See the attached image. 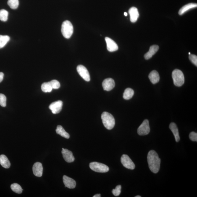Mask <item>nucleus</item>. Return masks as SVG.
<instances>
[{
  "instance_id": "f257e3e1",
  "label": "nucleus",
  "mask_w": 197,
  "mask_h": 197,
  "mask_svg": "<svg viewBox=\"0 0 197 197\" xmlns=\"http://www.w3.org/2000/svg\"><path fill=\"white\" fill-rule=\"evenodd\" d=\"M147 159L150 170L154 173H157L160 168L161 163V159L157 153L153 150L150 151L148 153Z\"/></svg>"
},
{
  "instance_id": "f03ea898",
  "label": "nucleus",
  "mask_w": 197,
  "mask_h": 197,
  "mask_svg": "<svg viewBox=\"0 0 197 197\" xmlns=\"http://www.w3.org/2000/svg\"><path fill=\"white\" fill-rule=\"evenodd\" d=\"M103 123L108 130L113 129L115 125V120L113 116L108 112H104L101 116Z\"/></svg>"
},
{
  "instance_id": "7ed1b4c3",
  "label": "nucleus",
  "mask_w": 197,
  "mask_h": 197,
  "mask_svg": "<svg viewBox=\"0 0 197 197\" xmlns=\"http://www.w3.org/2000/svg\"><path fill=\"white\" fill-rule=\"evenodd\" d=\"M172 78L174 85L177 87H181L184 83L183 73L179 69H176L173 71Z\"/></svg>"
},
{
  "instance_id": "20e7f679",
  "label": "nucleus",
  "mask_w": 197,
  "mask_h": 197,
  "mask_svg": "<svg viewBox=\"0 0 197 197\" xmlns=\"http://www.w3.org/2000/svg\"><path fill=\"white\" fill-rule=\"evenodd\" d=\"M61 31L63 36L65 38H70L74 31V28L72 24L68 20H65L62 25Z\"/></svg>"
},
{
  "instance_id": "39448f33",
  "label": "nucleus",
  "mask_w": 197,
  "mask_h": 197,
  "mask_svg": "<svg viewBox=\"0 0 197 197\" xmlns=\"http://www.w3.org/2000/svg\"><path fill=\"white\" fill-rule=\"evenodd\" d=\"M89 167L94 171L99 173H106L109 170V168L106 165L96 162L90 163Z\"/></svg>"
},
{
  "instance_id": "423d86ee",
  "label": "nucleus",
  "mask_w": 197,
  "mask_h": 197,
  "mask_svg": "<svg viewBox=\"0 0 197 197\" xmlns=\"http://www.w3.org/2000/svg\"><path fill=\"white\" fill-rule=\"evenodd\" d=\"M150 131L149 122L148 119H145L138 129V134L140 136H145L149 134Z\"/></svg>"
},
{
  "instance_id": "0eeeda50",
  "label": "nucleus",
  "mask_w": 197,
  "mask_h": 197,
  "mask_svg": "<svg viewBox=\"0 0 197 197\" xmlns=\"http://www.w3.org/2000/svg\"><path fill=\"white\" fill-rule=\"evenodd\" d=\"M121 162L126 168L129 170H134L135 165L130 158L126 155H123L121 157Z\"/></svg>"
},
{
  "instance_id": "6e6552de",
  "label": "nucleus",
  "mask_w": 197,
  "mask_h": 197,
  "mask_svg": "<svg viewBox=\"0 0 197 197\" xmlns=\"http://www.w3.org/2000/svg\"><path fill=\"white\" fill-rule=\"evenodd\" d=\"M77 70L80 75L87 82L90 80V76L87 68L82 65H79L77 67Z\"/></svg>"
},
{
  "instance_id": "1a4fd4ad",
  "label": "nucleus",
  "mask_w": 197,
  "mask_h": 197,
  "mask_svg": "<svg viewBox=\"0 0 197 197\" xmlns=\"http://www.w3.org/2000/svg\"><path fill=\"white\" fill-rule=\"evenodd\" d=\"M63 106L62 101L59 100L52 103L50 105L49 108L53 114H57L60 112Z\"/></svg>"
},
{
  "instance_id": "9d476101",
  "label": "nucleus",
  "mask_w": 197,
  "mask_h": 197,
  "mask_svg": "<svg viewBox=\"0 0 197 197\" xmlns=\"http://www.w3.org/2000/svg\"><path fill=\"white\" fill-rule=\"evenodd\" d=\"M115 82L112 78H107L103 81L102 86L104 90L110 91L115 87Z\"/></svg>"
},
{
  "instance_id": "9b49d317",
  "label": "nucleus",
  "mask_w": 197,
  "mask_h": 197,
  "mask_svg": "<svg viewBox=\"0 0 197 197\" xmlns=\"http://www.w3.org/2000/svg\"><path fill=\"white\" fill-rule=\"evenodd\" d=\"M106 40L107 49L108 51L110 52H113L117 51L118 49V45L116 42L109 37H106L105 38Z\"/></svg>"
},
{
  "instance_id": "f8f14e48",
  "label": "nucleus",
  "mask_w": 197,
  "mask_h": 197,
  "mask_svg": "<svg viewBox=\"0 0 197 197\" xmlns=\"http://www.w3.org/2000/svg\"><path fill=\"white\" fill-rule=\"evenodd\" d=\"M61 153L62 154L64 159L66 162L68 163L74 162L75 159L72 151L67 149H64L63 148Z\"/></svg>"
},
{
  "instance_id": "ddd939ff",
  "label": "nucleus",
  "mask_w": 197,
  "mask_h": 197,
  "mask_svg": "<svg viewBox=\"0 0 197 197\" xmlns=\"http://www.w3.org/2000/svg\"><path fill=\"white\" fill-rule=\"evenodd\" d=\"M63 181L65 187L69 189H74L76 187V181L72 178L64 175L63 177Z\"/></svg>"
},
{
  "instance_id": "4468645a",
  "label": "nucleus",
  "mask_w": 197,
  "mask_h": 197,
  "mask_svg": "<svg viewBox=\"0 0 197 197\" xmlns=\"http://www.w3.org/2000/svg\"><path fill=\"white\" fill-rule=\"evenodd\" d=\"M34 174L37 177H41L43 173V167L42 164L37 162L34 164L33 167Z\"/></svg>"
},
{
  "instance_id": "2eb2a0df",
  "label": "nucleus",
  "mask_w": 197,
  "mask_h": 197,
  "mask_svg": "<svg viewBox=\"0 0 197 197\" xmlns=\"http://www.w3.org/2000/svg\"><path fill=\"white\" fill-rule=\"evenodd\" d=\"M129 13L130 16V20L131 22L134 23L137 20L139 16V14L138 9L136 7H132L129 9Z\"/></svg>"
},
{
  "instance_id": "dca6fc26",
  "label": "nucleus",
  "mask_w": 197,
  "mask_h": 197,
  "mask_svg": "<svg viewBox=\"0 0 197 197\" xmlns=\"http://www.w3.org/2000/svg\"><path fill=\"white\" fill-rule=\"evenodd\" d=\"M159 49V46L157 45H153L150 47L149 51L144 55V58L146 60L151 59Z\"/></svg>"
},
{
  "instance_id": "f3484780",
  "label": "nucleus",
  "mask_w": 197,
  "mask_h": 197,
  "mask_svg": "<svg viewBox=\"0 0 197 197\" xmlns=\"http://www.w3.org/2000/svg\"><path fill=\"white\" fill-rule=\"evenodd\" d=\"M169 127L170 130L173 133L176 142H179L180 140V138L179 130H178L177 125H176L175 123L172 122L170 124Z\"/></svg>"
},
{
  "instance_id": "a211bd4d",
  "label": "nucleus",
  "mask_w": 197,
  "mask_h": 197,
  "mask_svg": "<svg viewBox=\"0 0 197 197\" xmlns=\"http://www.w3.org/2000/svg\"><path fill=\"white\" fill-rule=\"evenodd\" d=\"M149 79L153 84L158 82L159 80V76L158 72L156 71H153L150 73L149 75Z\"/></svg>"
},
{
  "instance_id": "6ab92c4d",
  "label": "nucleus",
  "mask_w": 197,
  "mask_h": 197,
  "mask_svg": "<svg viewBox=\"0 0 197 197\" xmlns=\"http://www.w3.org/2000/svg\"><path fill=\"white\" fill-rule=\"evenodd\" d=\"M197 6V4L196 3H190L188 4L184 5L180 9L179 12V14L180 15H183L184 13L190 10V9L195 8Z\"/></svg>"
},
{
  "instance_id": "aec40b11",
  "label": "nucleus",
  "mask_w": 197,
  "mask_h": 197,
  "mask_svg": "<svg viewBox=\"0 0 197 197\" xmlns=\"http://www.w3.org/2000/svg\"><path fill=\"white\" fill-rule=\"evenodd\" d=\"M0 164L3 168L8 169L10 167L11 164L10 161L5 155H0Z\"/></svg>"
},
{
  "instance_id": "412c9836",
  "label": "nucleus",
  "mask_w": 197,
  "mask_h": 197,
  "mask_svg": "<svg viewBox=\"0 0 197 197\" xmlns=\"http://www.w3.org/2000/svg\"><path fill=\"white\" fill-rule=\"evenodd\" d=\"M56 132L57 134L67 139H69L70 136L68 133L66 131L63 127L61 125H58L56 129Z\"/></svg>"
},
{
  "instance_id": "4be33fe9",
  "label": "nucleus",
  "mask_w": 197,
  "mask_h": 197,
  "mask_svg": "<svg viewBox=\"0 0 197 197\" xmlns=\"http://www.w3.org/2000/svg\"><path fill=\"white\" fill-rule=\"evenodd\" d=\"M134 94V91L133 89L127 88L124 92L123 97L126 100H129L132 98Z\"/></svg>"
},
{
  "instance_id": "5701e85b",
  "label": "nucleus",
  "mask_w": 197,
  "mask_h": 197,
  "mask_svg": "<svg viewBox=\"0 0 197 197\" xmlns=\"http://www.w3.org/2000/svg\"><path fill=\"white\" fill-rule=\"evenodd\" d=\"M10 40L9 36L0 35V49L3 48Z\"/></svg>"
},
{
  "instance_id": "b1692460",
  "label": "nucleus",
  "mask_w": 197,
  "mask_h": 197,
  "mask_svg": "<svg viewBox=\"0 0 197 197\" xmlns=\"http://www.w3.org/2000/svg\"><path fill=\"white\" fill-rule=\"evenodd\" d=\"M41 89L44 93H50L52 90V88L49 82H44L41 85Z\"/></svg>"
},
{
  "instance_id": "393cba45",
  "label": "nucleus",
  "mask_w": 197,
  "mask_h": 197,
  "mask_svg": "<svg viewBox=\"0 0 197 197\" xmlns=\"http://www.w3.org/2000/svg\"><path fill=\"white\" fill-rule=\"evenodd\" d=\"M11 188L13 191L18 194H21L23 191L21 186L17 183H14L11 185Z\"/></svg>"
},
{
  "instance_id": "a878e982",
  "label": "nucleus",
  "mask_w": 197,
  "mask_h": 197,
  "mask_svg": "<svg viewBox=\"0 0 197 197\" xmlns=\"http://www.w3.org/2000/svg\"><path fill=\"white\" fill-rule=\"evenodd\" d=\"M9 13L6 10L2 9L0 10V20L3 22H6L8 20Z\"/></svg>"
},
{
  "instance_id": "bb28decb",
  "label": "nucleus",
  "mask_w": 197,
  "mask_h": 197,
  "mask_svg": "<svg viewBox=\"0 0 197 197\" xmlns=\"http://www.w3.org/2000/svg\"><path fill=\"white\" fill-rule=\"evenodd\" d=\"M7 4L11 9H16L18 8L19 2L18 0H8Z\"/></svg>"
},
{
  "instance_id": "cd10ccee",
  "label": "nucleus",
  "mask_w": 197,
  "mask_h": 197,
  "mask_svg": "<svg viewBox=\"0 0 197 197\" xmlns=\"http://www.w3.org/2000/svg\"><path fill=\"white\" fill-rule=\"evenodd\" d=\"M53 89H57L60 87V84L57 80H54L49 82Z\"/></svg>"
},
{
  "instance_id": "c85d7f7f",
  "label": "nucleus",
  "mask_w": 197,
  "mask_h": 197,
  "mask_svg": "<svg viewBox=\"0 0 197 197\" xmlns=\"http://www.w3.org/2000/svg\"><path fill=\"white\" fill-rule=\"evenodd\" d=\"M6 97L3 94L0 93V105L2 107L6 106Z\"/></svg>"
},
{
  "instance_id": "c756f323",
  "label": "nucleus",
  "mask_w": 197,
  "mask_h": 197,
  "mask_svg": "<svg viewBox=\"0 0 197 197\" xmlns=\"http://www.w3.org/2000/svg\"><path fill=\"white\" fill-rule=\"evenodd\" d=\"M121 185H117L115 189L112 190V194L115 196H119L121 193Z\"/></svg>"
},
{
  "instance_id": "7c9ffc66",
  "label": "nucleus",
  "mask_w": 197,
  "mask_h": 197,
  "mask_svg": "<svg viewBox=\"0 0 197 197\" xmlns=\"http://www.w3.org/2000/svg\"><path fill=\"white\" fill-rule=\"evenodd\" d=\"M189 59L193 64L197 66V56L194 54H190L189 56Z\"/></svg>"
},
{
  "instance_id": "2f4dec72",
  "label": "nucleus",
  "mask_w": 197,
  "mask_h": 197,
  "mask_svg": "<svg viewBox=\"0 0 197 197\" xmlns=\"http://www.w3.org/2000/svg\"><path fill=\"white\" fill-rule=\"evenodd\" d=\"M189 139L193 141H197V133L194 132H191L189 135Z\"/></svg>"
},
{
  "instance_id": "473e14b6",
  "label": "nucleus",
  "mask_w": 197,
  "mask_h": 197,
  "mask_svg": "<svg viewBox=\"0 0 197 197\" xmlns=\"http://www.w3.org/2000/svg\"><path fill=\"white\" fill-rule=\"evenodd\" d=\"M4 78L3 73L2 72H0V82H1L3 80Z\"/></svg>"
},
{
  "instance_id": "72a5a7b5",
  "label": "nucleus",
  "mask_w": 197,
  "mask_h": 197,
  "mask_svg": "<svg viewBox=\"0 0 197 197\" xmlns=\"http://www.w3.org/2000/svg\"><path fill=\"white\" fill-rule=\"evenodd\" d=\"M101 197V195L100 194H97L93 196V197Z\"/></svg>"
},
{
  "instance_id": "f704fd0d",
  "label": "nucleus",
  "mask_w": 197,
  "mask_h": 197,
  "mask_svg": "<svg viewBox=\"0 0 197 197\" xmlns=\"http://www.w3.org/2000/svg\"><path fill=\"white\" fill-rule=\"evenodd\" d=\"M124 15L125 16H127V13L126 12L124 13Z\"/></svg>"
},
{
  "instance_id": "c9c22d12",
  "label": "nucleus",
  "mask_w": 197,
  "mask_h": 197,
  "mask_svg": "<svg viewBox=\"0 0 197 197\" xmlns=\"http://www.w3.org/2000/svg\"><path fill=\"white\" fill-rule=\"evenodd\" d=\"M135 197H141V196H139V195H138V196H135Z\"/></svg>"
},
{
  "instance_id": "e433bc0d",
  "label": "nucleus",
  "mask_w": 197,
  "mask_h": 197,
  "mask_svg": "<svg viewBox=\"0 0 197 197\" xmlns=\"http://www.w3.org/2000/svg\"><path fill=\"white\" fill-rule=\"evenodd\" d=\"M189 55H190L191 53H190V52L189 53Z\"/></svg>"
}]
</instances>
